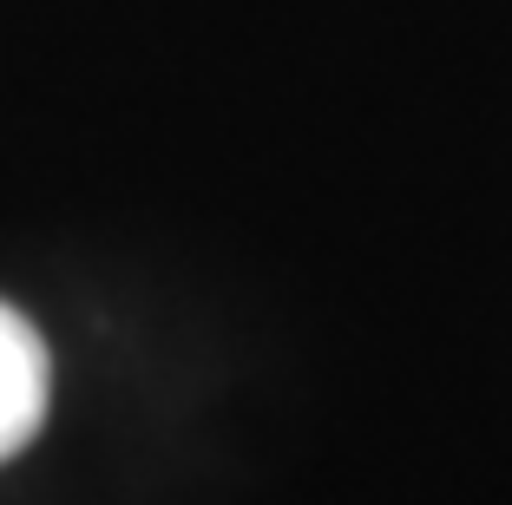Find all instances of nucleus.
I'll return each mask as SVG.
<instances>
[{
  "mask_svg": "<svg viewBox=\"0 0 512 505\" xmlns=\"http://www.w3.org/2000/svg\"><path fill=\"white\" fill-rule=\"evenodd\" d=\"M46 381H53V368H46V342L33 335L27 315H14L7 302H0V460L20 453V446L40 433Z\"/></svg>",
  "mask_w": 512,
  "mask_h": 505,
  "instance_id": "f257e3e1",
  "label": "nucleus"
}]
</instances>
